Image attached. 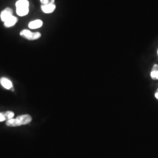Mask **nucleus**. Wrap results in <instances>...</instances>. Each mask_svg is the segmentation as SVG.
Listing matches in <instances>:
<instances>
[{"instance_id":"nucleus-1","label":"nucleus","mask_w":158,"mask_h":158,"mask_svg":"<svg viewBox=\"0 0 158 158\" xmlns=\"http://www.w3.org/2000/svg\"><path fill=\"white\" fill-rule=\"evenodd\" d=\"M32 121V117L28 114L17 117V118H12L6 121V125L8 127H18L23 125L28 124Z\"/></svg>"},{"instance_id":"nucleus-2","label":"nucleus","mask_w":158,"mask_h":158,"mask_svg":"<svg viewBox=\"0 0 158 158\" xmlns=\"http://www.w3.org/2000/svg\"><path fill=\"white\" fill-rule=\"evenodd\" d=\"M20 35L23 38L30 40H38L41 37V34L39 32H32L28 29H23L20 32Z\"/></svg>"},{"instance_id":"nucleus-3","label":"nucleus","mask_w":158,"mask_h":158,"mask_svg":"<svg viewBox=\"0 0 158 158\" xmlns=\"http://www.w3.org/2000/svg\"><path fill=\"white\" fill-rule=\"evenodd\" d=\"M12 10L10 8H6L3 11H2L0 14V18L1 21L4 23L9 18L13 15Z\"/></svg>"},{"instance_id":"nucleus-4","label":"nucleus","mask_w":158,"mask_h":158,"mask_svg":"<svg viewBox=\"0 0 158 158\" xmlns=\"http://www.w3.org/2000/svg\"><path fill=\"white\" fill-rule=\"evenodd\" d=\"M56 6L55 4H49V5H42L41 10L45 14H51L55 11Z\"/></svg>"},{"instance_id":"nucleus-5","label":"nucleus","mask_w":158,"mask_h":158,"mask_svg":"<svg viewBox=\"0 0 158 158\" xmlns=\"http://www.w3.org/2000/svg\"><path fill=\"white\" fill-rule=\"evenodd\" d=\"M17 21H18V18L17 17L12 15V17L9 18L7 20H6V21L4 23V25L6 28H10L14 26L16 24Z\"/></svg>"},{"instance_id":"nucleus-6","label":"nucleus","mask_w":158,"mask_h":158,"mask_svg":"<svg viewBox=\"0 0 158 158\" xmlns=\"http://www.w3.org/2000/svg\"><path fill=\"white\" fill-rule=\"evenodd\" d=\"M14 116V113L12 111H6L5 113H0V122H2L6 119H11Z\"/></svg>"},{"instance_id":"nucleus-7","label":"nucleus","mask_w":158,"mask_h":158,"mask_svg":"<svg viewBox=\"0 0 158 158\" xmlns=\"http://www.w3.org/2000/svg\"><path fill=\"white\" fill-rule=\"evenodd\" d=\"M43 25V21L40 19H36L29 23L28 27L31 29L40 28Z\"/></svg>"},{"instance_id":"nucleus-8","label":"nucleus","mask_w":158,"mask_h":158,"mask_svg":"<svg viewBox=\"0 0 158 158\" xmlns=\"http://www.w3.org/2000/svg\"><path fill=\"white\" fill-rule=\"evenodd\" d=\"M0 83L7 90H10L12 87V83L9 79L6 77H2L0 79Z\"/></svg>"},{"instance_id":"nucleus-9","label":"nucleus","mask_w":158,"mask_h":158,"mask_svg":"<svg viewBox=\"0 0 158 158\" xmlns=\"http://www.w3.org/2000/svg\"><path fill=\"white\" fill-rule=\"evenodd\" d=\"M15 6L17 9L29 8V1L28 0H18L16 2Z\"/></svg>"},{"instance_id":"nucleus-10","label":"nucleus","mask_w":158,"mask_h":158,"mask_svg":"<svg viewBox=\"0 0 158 158\" xmlns=\"http://www.w3.org/2000/svg\"><path fill=\"white\" fill-rule=\"evenodd\" d=\"M151 77L154 80H158V64H154L151 72Z\"/></svg>"},{"instance_id":"nucleus-11","label":"nucleus","mask_w":158,"mask_h":158,"mask_svg":"<svg viewBox=\"0 0 158 158\" xmlns=\"http://www.w3.org/2000/svg\"><path fill=\"white\" fill-rule=\"evenodd\" d=\"M17 14L20 17L27 15L29 12V8H18L16 9Z\"/></svg>"},{"instance_id":"nucleus-12","label":"nucleus","mask_w":158,"mask_h":158,"mask_svg":"<svg viewBox=\"0 0 158 158\" xmlns=\"http://www.w3.org/2000/svg\"><path fill=\"white\" fill-rule=\"evenodd\" d=\"M42 5L55 4V0H40Z\"/></svg>"},{"instance_id":"nucleus-13","label":"nucleus","mask_w":158,"mask_h":158,"mask_svg":"<svg viewBox=\"0 0 158 158\" xmlns=\"http://www.w3.org/2000/svg\"><path fill=\"white\" fill-rule=\"evenodd\" d=\"M155 97H156L157 99H158V92H157V93H155Z\"/></svg>"},{"instance_id":"nucleus-14","label":"nucleus","mask_w":158,"mask_h":158,"mask_svg":"<svg viewBox=\"0 0 158 158\" xmlns=\"http://www.w3.org/2000/svg\"></svg>"}]
</instances>
